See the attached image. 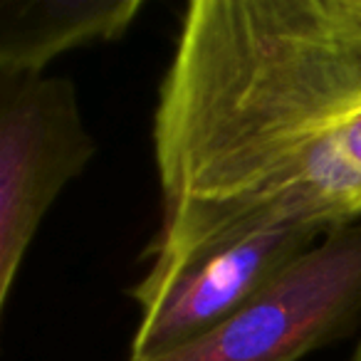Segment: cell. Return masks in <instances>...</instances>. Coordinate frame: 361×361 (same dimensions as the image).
<instances>
[{
  "label": "cell",
  "mask_w": 361,
  "mask_h": 361,
  "mask_svg": "<svg viewBox=\"0 0 361 361\" xmlns=\"http://www.w3.org/2000/svg\"><path fill=\"white\" fill-rule=\"evenodd\" d=\"M149 290L267 226L361 221V0H193L154 111Z\"/></svg>",
  "instance_id": "1"
},
{
  "label": "cell",
  "mask_w": 361,
  "mask_h": 361,
  "mask_svg": "<svg viewBox=\"0 0 361 361\" xmlns=\"http://www.w3.org/2000/svg\"><path fill=\"white\" fill-rule=\"evenodd\" d=\"M322 238L310 226L257 228L193 257L156 287H131L141 322L129 359H159L201 341Z\"/></svg>",
  "instance_id": "4"
},
{
  "label": "cell",
  "mask_w": 361,
  "mask_h": 361,
  "mask_svg": "<svg viewBox=\"0 0 361 361\" xmlns=\"http://www.w3.org/2000/svg\"><path fill=\"white\" fill-rule=\"evenodd\" d=\"M361 319V221L331 231L196 344L129 361H302Z\"/></svg>",
  "instance_id": "2"
},
{
  "label": "cell",
  "mask_w": 361,
  "mask_h": 361,
  "mask_svg": "<svg viewBox=\"0 0 361 361\" xmlns=\"http://www.w3.org/2000/svg\"><path fill=\"white\" fill-rule=\"evenodd\" d=\"M97 154L67 77H0V307L42 218Z\"/></svg>",
  "instance_id": "3"
},
{
  "label": "cell",
  "mask_w": 361,
  "mask_h": 361,
  "mask_svg": "<svg viewBox=\"0 0 361 361\" xmlns=\"http://www.w3.org/2000/svg\"><path fill=\"white\" fill-rule=\"evenodd\" d=\"M349 361H361V339H359V344H356V349H354V354H351Z\"/></svg>",
  "instance_id": "6"
},
{
  "label": "cell",
  "mask_w": 361,
  "mask_h": 361,
  "mask_svg": "<svg viewBox=\"0 0 361 361\" xmlns=\"http://www.w3.org/2000/svg\"><path fill=\"white\" fill-rule=\"evenodd\" d=\"M144 0H0V77L42 75L62 52L126 35Z\"/></svg>",
  "instance_id": "5"
}]
</instances>
